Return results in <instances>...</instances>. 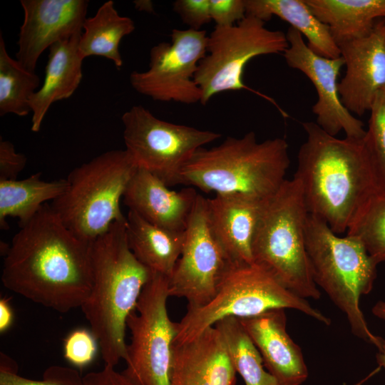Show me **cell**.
Segmentation results:
<instances>
[{"instance_id": "8fae6325", "label": "cell", "mask_w": 385, "mask_h": 385, "mask_svg": "<svg viewBox=\"0 0 385 385\" xmlns=\"http://www.w3.org/2000/svg\"><path fill=\"white\" fill-rule=\"evenodd\" d=\"M121 120L125 150L136 165L168 187L179 184V175L197 150L221 137L210 130L165 121L143 106H132Z\"/></svg>"}, {"instance_id": "d590c367", "label": "cell", "mask_w": 385, "mask_h": 385, "mask_svg": "<svg viewBox=\"0 0 385 385\" xmlns=\"http://www.w3.org/2000/svg\"><path fill=\"white\" fill-rule=\"evenodd\" d=\"M83 379L85 385H138L115 367L106 365L100 371L87 373Z\"/></svg>"}, {"instance_id": "d4e9b609", "label": "cell", "mask_w": 385, "mask_h": 385, "mask_svg": "<svg viewBox=\"0 0 385 385\" xmlns=\"http://www.w3.org/2000/svg\"><path fill=\"white\" fill-rule=\"evenodd\" d=\"M68 187L66 179L45 181L41 173L23 180H0V228L8 230V217L26 225L48 201L61 196Z\"/></svg>"}, {"instance_id": "60d3db41", "label": "cell", "mask_w": 385, "mask_h": 385, "mask_svg": "<svg viewBox=\"0 0 385 385\" xmlns=\"http://www.w3.org/2000/svg\"><path fill=\"white\" fill-rule=\"evenodd\" d=\"M382 32L384 34V43H385V22H384L381 19H380Z\"/></svg>"}, {"instance_id": "4316f807", "label": "cell", "mask_w": 385, "mask_h": 385, "mask_svg": "<svg viewBox=\"0 0 385 385\" xmlns=\"http://www.w3.org/2000/svg\"><path fill=\"white\" fill-rule=\"evenodd\" d=\"M214 327L220 332L231 363L245 385H278L265 369L259 350L238 318H224Z\"/></svg>"}, {"instance_id": "5b68a950", "label": "cell", "mask_w": 385, "mask_h": 385, "mask_svg": "<svg viewBox=\"0 0 385 385\" xmlns=\"http://www.w3.org/2000/svg\"><path fill=\"white\" fill-rule=\"evenodd\" d=\"M305 242L316 285L345 314L352 334L377 348L382 337L369 329L359 302L373 289L378 264L359 239L339 237L324 220L310 213L305 224Z\"/></svg>"}, {"instance_id": "8992f818", "label": "cell", "mask_w": 385, "mask_h": 385, "mask_svg": "<svg viewBox=\"0 0 385 385\" xmlns=\"http://www.w3.org/2000/svg\"><path fill=\"white\" fill-rule=\"evenodd\" d=\"M308 211L299 182L283 183L265 204L252 244L253 262L289 290L306 299H319L306 250Z\"/></svg>"}, {"instance_id": "836d02e7", "label": "cell", "mask_w": 385, "mask_h": 385, "mask_svg": "<svg viewBox=\"0 0 385 385\" xmlns=\"http://www.w3.org/2000/svg\"><path fill=\"white\" fill-rule=\"evenodd\" d=\"M211 19L217 26H232L246 15L244 0H210Z\"/></svg>"}, {"instance_id": "cb8c5ba5", "label": "cell", "mask_w": 385, "mask_h": 385, "mask_svg": "<svg viewBox=\"0 0 385 385\" xmlns=\"http://www.w3.org/2000/svg\"><path fill=\"white\" fill-rule=\"evenodd\" d=\"M313 14L328 26L338 45L369 35L385 17V0H304Z\"/></svg>"}, {"instance_id": "ac0fdd59", "label": "cell", "mask_w": 385, "mask_h": 385, "mask_svg": "<svg viewBox=\"0 0 385 385\" xmlns=\"http://www.w3.org/2000/svg\"><path fill=\"white\" fill-rule=\"evenodd\" d=\"M267 199L240 193L207 198L211 230L232 263L254 264L252 240Z\"/></svg>"}, {"instance_id": "e575fe53", "label": "cell", "mask_w": 385, "mask_h": 385, "mask_svg": "<svg viewBox=\"0 0 385 385\" xmlns=\"http://www.w3.org/2000/svg\"><path fill=\"white\" fill-rule=\"evenodd\" d=\"M27 158L17 153L14 145L9 140H0V180H16L25 168Z\"/></svg>"}, {"instance_id": "52a82bcc", "label": "cell", "mask_w": 385, "mask_h": 385, "mask_svg": "<svg viewBox=\"0 0 385 385\" xmlns=\"http://www.w3.org/2000/svg\"><path fill=\"white\" fill-rule=\"evenodd\" d=\"M138 166L126 150L105 152L75 168L52 210L73 233L88 242L116 221H124L120 202Z\"/></svg>"}, {"instance_id": "6da1fadb", "label": "cell", "mask_w": 385, "mask_h": 385, "mask_svg": "<svg viewBox=\"0 0 385 385\" xmlns=\"http://www.w3.org/2000/svg\"><path fill=\"white\" fill-rule=\"evenodd\" d=\"M91 243L68 229L46 203L13 237L1 282L60 313L81 307L92 286Z\"/></svg>"}, {"instance_id": "7a4b0ae2", "label": "cell", "mask_w": 385, "mask_h": 385, "mask_svg": "<svg viewBox=\"0 0 385 385\" xmlns=\"http://www.w3.org/2000/svg\"><path fill=\"white\" fill-rule=\"evenodd\" d=\"M302 125L307 138L293 178L308 213L321 217L336 234L346 232L362 207L381 190L364 138L340 139L316 123Z\"/></svg>"}, {"instance_id": "30bf717a", "label": "cell", "mask_w": 385, "mask_h": 385, "mask_svg": "<svg viewBox=\"0 0 385 385\" xmlns=\"http://www.w3.org/2000/svg\"><path fill=\"white\" fill-rule=\"evenodd\" d=\"M169 279L152 272L127 319L131 341L123 373L138 385H170L177 322L167 310Z\"/></svg>"}, {"instance_id": "ffe728a7", "label": "cell", "mask_w": 385, "mask_h": 385, "mask_svg": "<svg viewBox=\"0 0 385 385\" xmlns=\"http://www.w3.org/2000/svg\"><path fill=\"white\" fill-rule=\"evenodd\" d=\"M235 375L214 326L188 342H173L170 385H235Z\"/></svg>"}, {"instance_id": "9a60e30c", "label": "cell", "mask_w": 385, "mask_h": 385, "mask_svg": "<svg viewBox=\"0 0 385 385\" xmlns=\"http://www.w3.org/2000/svg\"><path fill=\"white\" fill-rule=\"evenodd\" d=\"M24 18L17 41L16 60L35 72L41 54L53 43L81 33L86 0H21Z\"/></svg>"}, {"instance_id": "83f0119b", "label": "cell", "mask_w": 385, "mask_h": 385, "mask_svg": "<svg viewBox=\"0 0 385 385\" xmlns=\"http://www.w3.org/2000/svg\"><path fill=\"white\" fill-rule=\"evenodd\" d=\"M40 78L24 68L7 53L0 34V115L13 113L19 116L31 112L29 100L38 91Z\"/></svg>"}, {"instance_id": "8d00e7d4", "label": "cell", "mask_w": 385, "mask_h": 385, "mask_svg": "<svg viewBox=\"0 0 385 385\" xmlns=\"http://www.w3.org/2000/svg\"><path fill=\"white\" fill-rule=\"evenodd\" d=\"M13 312L9 300L2 298L0 300V332L4 333L11 325L13 322Z\"/></svg>"}, {"instance_id": "603a6c76", "label": "cell", "mask_w": 385, "mask_h": 385, "mask_svg": "<svg viewBox=\"0 0 385 385\" xmlns=\"http://www.w3.org/2000/svg\"><path fill=\"white\" fill-rule=\"evenodd\" d=\"M246 15L263 21L277 16L287 21L307 39L315 53L328 58L341 56L328 26L313 14L304 0H244Z\"/></svg>"}, {"instance_id": "f35d334b", "label": "cell", "mask_w": 385, "mask_h": 385, "mask_svg": "<svg viewBox=\"0 0 385 385\" xmlns=\"http://www.w3.org/2000/svg\"><path fill=\"white\" fill-rule=\"evenodd\" d=\"M372 313L378 318L385 320V302L379 301L372 308Z\"/></svg>"}, {"instance_id": "d6a6232c", "label": "cell", "mask_w": 385, "mask_h": 385, "mask_svg": "<svg viewBox=\"0 0 385 385\" xmlns=\"http://www.w3.org/2000/svg\"><path fill=\"white\" fill-rule=\"evenodd\" d=\"M173 9L190 29L200 30L202 26L212 21L210 0H177Z\"/></svg>"}, {"instance_id": "f1b7e54d", "label": "cell", "mask_w": 385, "mask_h": 385, "mask_svg": "<svg viewBox=\"0 0 385 385\" xmlns=\"http://www.w3.org/2000/svg\"><path fill=\"white\" fill-rule=\"evenodd\" d=\"M346 235L359 239L377 264L385 262V190L377 191L369 199Z\"/></svg>"}, {"instance_id": "4fadbf2b", "label": "cell", "mask_w": 385, "mask_h": 385, "mask_svg": "<svg viewBox=\"0 0 385 385\" xmlns=\"http://www.w3.org/2000/svg\"><path fill=\"white\" fill-rule=\"evenodd\" d=\"M232 264L211 230L207 198L199 194L180 257L169 279V296L185 298L188 307L206 304Z\"/></svg>"}, {"instance_id": "5bb4252c", "label": "cell", "mask_w": 385, "mask_h": 385, "mask_svg": "<svg viewBox=\"0 0 385 385\" xmlns=\"http://www.w3.org/2000/svg\"><path fill=\"white\" fill-rule=\"evenodd\" d=\"M289 46L284 53L288 66L304 73L314 86L317 101L312 106L316 123L329 134L336 136L343 130L346 137L362 139L366 135L364 123L342 104L337 82L344 66L342 56L328 58L313 52L302 35L293 27L286 34Z\"/></svg>"}, {"instance_id": "7402d4cb", "label": "cell", "mask_w": 385, "mask_h": 385, "mask_svg": "<svg viewBox=\"0 0 385 385\" xmlns=\"http://www.w3.org/2000/svg\"><path fill=\"white\" fill-rule=\"evenodd\" d=\"M126 234L129 247L138 260L151 272L170 279L183 250L185 231L161 228L129 210Z\"/></svg>"}, {"instance_id": "ab89813d", "label": "cell", "mask_w": 385, "mask_h": 385, "mask_svg": "<svg viewBox=\"0 0 385 385\" xmlns=\"http://www.w3.org/2000/svg\"><path fill=\"white\" fill-rule=\"evenodd\" d=\"M135 8L140 11L152 12L153 11V3L150 1H135Z\"/></svg>"}, {"instance_id": "f546056e", "label": "cell", "mask_w": 385, "mask_h": 385, "mask_svg": "<svg viewBox=\"0 0 385 385\" xmlns=\"http://www.w3.org/2000/svg\"><path fill=\"white\" fill-rule=\"evenodd\" d=\"M0 385H85L79 372L72 368L53 365L47 368L41 379L19 375L17 365L4 353L0 354Z\"/></svg>"}, {"instance_id": "44dd1931", "label": "cell", "mask_w": 385, "mask_h": 385, "mask_svg": "<svg viewBox=\"0 0 385 385\" xmlns=\"http://www.w3.org/2000/svg\"><path fill=\"white\" fill-rule=\"evenodd\" d=\"M81 34H76L49 47L43 84L29 100L32 113L31 131L38 132L51 106L71 97L81 83L84 60L79 51Z\"/></svg>"}, {"instance_id": "277c9868", "label": "cell", "mask_w": 385, "mask_h": 385, "mask_svg": "<svg viewBox=\"0 0 385 385\" xmlns=\"http://www.w3.org/2000/svg\"><path fill=\"white\" fill-rule=\"evenodd\" d=\"M289 164L285 139L258 142L256 134L249 132L241 138L228 137L212 148H200L181 169L179 184L215 195L267 199L286 180Z\"/></svg>"}, {"instance_id": "e0dca14e", "label": "cell", "mask_w": 385, "mask_h": 385, "mask_svg": "<svg viewBox=\"0 0 385 385\" xmlns=\"http://www.w3.org/2000/svg\"><path fill=\"white\" fill-rule=\"evenodd\" d=\"M239 319L278 385H300L307 379L302 349L287 332L284 309Z\"/></svg>"}, {"instance_id": "2e32d148", "label": "cell", "mask_w": 385, "mask_h": 385, "mask_svg": "<svg viewBox=\"0 0 385 385\" xmlns=\"http://www.w3.org/2000/svg\"><path fill=\"white\" fill-rule=\"evenodd\" d=\"M339 48L346 66L338 85L340 99L350 113L361 116L385 89V43L380 19L369 35L342 43Z\"/></svg>"}, {"instance_id": "9c48e42d", "label": "cell", "mask_w": 385, "mask_h": 385, "mask_svg": "<svg viewBox=\"0 0 385 385\" xmlns=\"http://www.w3.org/2000/svg\"><path fill=\"white\" fill-rule=\"evenodd\" d=\"M265 23L247 15L236 25L215 26L208 36L206 55L194 77L202 91L201 104L205 105L219 93L247 90L277 106L271 98L246 86L242 79L245 67L252 58L284 53L289 46L284 32L270 30Z\"/></svg>"}, {"instance_id": "1f68e13d", "label": "cell", "mask_w": 385, "mask_h": 385, "mask_svg": "<svg viewBox=\"0 0 385 385\" xmlns=\"http://www.w3.org/2000/svg\"><path fill=\"white\" fill-rule=\"evenodd\" d=\"M98 347V342L91 330L77 329L64 341V357L69 363L81 369L93 361Z\"/></svg>"}, {"instance_id": "3957f363", "label": "cell", "mask_w": 385, "mask_h": 385, "mask_svg": "<svg viewBox=\"0 0 385 385\" xmlns=\"http://www.w3.org/2000/svg\"><path fill=\"white\" fill-rule=\"evenodd\" d=\"M92 286L81 306L106 366L125 359L127 319L152 272L130 250L126 220L113 222L91 243Z\"/></svg>"}, {"instance_id": "7c38bea8", "label": "cell", "mask_w": 385, "mask_h": 385, "mask_svg": "<svg viewBox=\"0 0 385 385\" xmlns=\"http://www.w3.org/2000/svg\"><path fill=\"white\" fill-rule=\"evenodd\" d=\"M207 38L205 30L173 29L170 42L151 48L148 69L130 73L132 87L154 101L200 102L202 91L194 77L206 55Z\"/></svg>"}, {"instance_id": "4dcf8cb0", "label": "cell", "mask_w": 385, "mask_h": 385, "mask_svg": "<svg viewBox=\"0 0 385 385\" xmlns=\"http://www.w3.org/2000/svg\"><path fill=\"white\" fill-rule=\"evenodd\" d=\"M370 112L364 141L380 188L385 190V89L378 94Z\"/></svg>"}, {"instance_id": "484cf974", "label": "cell", "mask_w": 385, "mask_h": 385, "mask_svg": "<svg viewBox=\"0 0 385 385\" xmlns=\"http://www.w3.org/2000/svg\"><path fill=\"white\" fill-rule=\"evenodd\" d=\"M133 21L120 16L112 0L104 2L96 14L87 18L79 41V51L83 58L97 56L113 62L117 68L123 66L119 51L121 39L135 30Z\"/></svg>"}, {"instance_id": "d6986e66", "label": "cell", "mask_w": 385, "mask_h": 385, "mask_svg": "<svg viewBox=\"0 0 385 385\" xmlns=\"http://www.w3.org/2000/svg\"><path fill=\"white\" fill-rule=\"evenodd\" d=\"M198 193L191 187L171 190L159 178L138 168L123 195L129 210L166 230L184 232Z\"/></svg>"}, {"instance_id": "74e56055", "label": "cell", "mask_w": 385, "mask_h": 385, "mask_svg": "<svg viewBox=\"0 0 385 385\" xmlns=\"http://www.w3.org/2000/svg\"><path fill=\"white\" fill-rule=\"evenodd\" d=\"M376 361L379 365L385 370V339L382 338L379 346L377 347Z\"/></svg>"}, {"instance_id": "ba28073f", "label": "cell", "mask_w": 385, "mask_h": 385, "mask_svg": "<svg viewBox=\"0 0 385 385\" xmlns=\"http://www.w3.org/2000/svg\"><path fill=\"white\" fill-rule=\"evenodd\" d=\"M277 308L293 309L326 325L331 324L329 317L261 267L255 263L232 264L208 302L188 307L177 322L174 342H188L226 317L246 318Z\"/></svg>"}]
</instances>
